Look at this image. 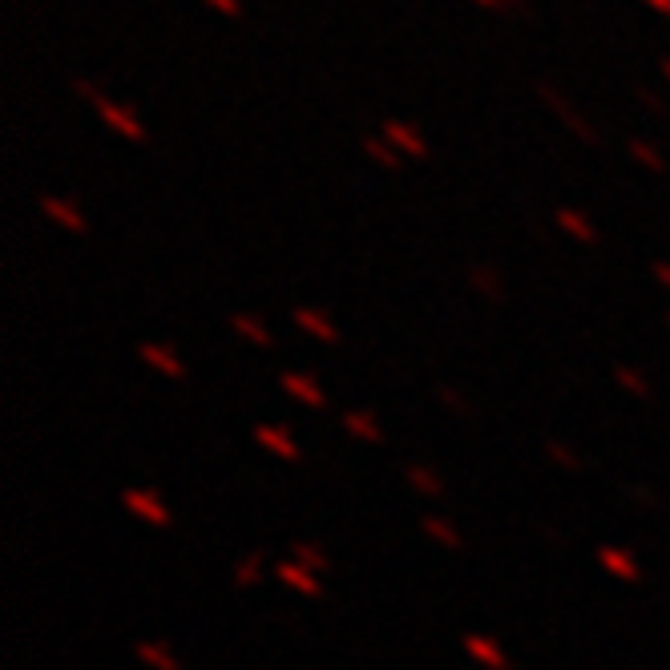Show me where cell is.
I'll return each mask as SVG.
<instances>
[{"label": "cell", "instance_id": "obj_1", "mask_svg": "<svg viewBox=\"0 0 670 670\" xmlns=\"http://www.w3.org/2000/svg\"><path fill=\"white\" fill-rule=\"evenodd\" d=\"M74 93L81 101H89V110L98 113V122L110 130V134H118L122 142H134V146H142L146 142V122L137 118L134 105H122V101H113L105 89L98 86V81H89V77H77L74 81Z\"/></svg>", "mask_w": 670, "mask_h": 670}, {"label": "cell", "instance_id": "obj_2", "mask_svg": "<svg viewBox=\"0 0 670 670\" xmlns=\"http://www.w3.org/2000/svg\"><path fill=\"white\" fill-rule=\"evenodd\" d=\"M537 101H541V105H546V110L554 113V118H558V122L566 125L573 137H582L585 146H598V142H602V137H598V130L590 125V118H585V113H578V105H573V101L566 98L558 86L537 81Z\"/></svg>", "mask_w": 670, "mask_h": 670}, {"label": "cell", "instance_id": "obj_3", "mask_svg": "<svg viewBox=\"0 0 670 670\" xmlns=\"http://www.w3.org/2000/svg\"><path fill=\"white\" fill-rule=\"evenodd\" d=\"M37 206L49 223H57L62 231H69V235H86L89 231V219L81 214V206H77L74 199H65V194H41Z\"/></svg>", "mask_w": 670, "mask_h": 670}, {"label": "cell", "instance_id": "obj_4", "mask_svg": "<svg viewBox=\"0 0 670 670\" xmlns=\"http://www.w3.org/2000/svg\"><path fill=\"white\" fill-rule=\"evenodd\" d=\"M380 134L397 146L400 158H428V142H424L421 125L404 122V118H384V125H380Z\"/></svg>", "mask_w": 670, "mask_h": 670}, {"label": "cell", "instance_id": "obj_5", "mask_svg": "<svg viewBox=\"0 0 670 670\" xmlns=\"http://www.w3.org/2000/svg\"><path fill=\"white\" fill-rule=\"evenodd\" d=\"M122 505L134 513V517H142L146 525H154V529H166V525H170V510L161 505V496L154 493V489H125Z\"/></svg>", "mask_w": 670, "mask_h": 670}, {"label": "cell", "instance_id": "obj_6", "mask_svg": "<svg viewBox=\"0 0 670 670\" xmlns=\"http://www.w3.org/2000/svg\"><path fill=\"white\" fill-rule=\"evenodd\" d=\"M137 360L146 364V368H154V372L170 376V380H182V376H187V364H182V356H178L170 344H161V339H146V344H137Z\"/></svg>", "mask_w": 670, "mask_h": 670}, {"label": "cell", "instance_id": "obj_7", "mask_svg": "<svg viewBox=\"0 0 670 670\" xmlns=\"http://www.w3.org/2000/svg\"><path fill=\"white\" fill-rule=\"evenodd\" d=\"M554 226H558L561 235H570L573 243H582V247H594L598 243L594 219L585 211H578V206H558V211H554Z\"/></svg>", "mask_w": 670, "mask_h": 670}, {"label": "cell", "instance_id": "obj_8", "mask_svg": "<svg viewBox=\"0 0 670 670\" xmlns=\"http://www.w3.org/2000/svg\"><path fill=\"white\" fill-rule=\"evenodd\" d=\"M250 436H255V440H259V448H267L271 457L291 460V465L299 460L295 436H291V428H283V424H259V428H255Z\"/></svg>", "mask_w": 670, "mask_h": 670}, {"label": "cell", "instance_id": "obj_9", "mask_svg": "<svg viewBox=\"0 0 670 670\" xmlns=\"http://www.w3.org/2000/svg\"><path fill=\"white\" fill-rule=\"evenodd\" d=\"M598 566H602L606 573H614V578H622V582H643V566H638V558L622 546L598 549Z\"/></svg>", "mask_w": 670, "mask_h": 670}, {"label": "cell", "instance_id": "obj_10", "mask_svg": "<svg viewBox=\"0 0 670 670\" xmlns=\"http://www.w3.org/2000/svg\"><path fill=\"white\" fill-rule=\"evenodd\" d=\"M295 327L308 332L311 339H320V344H339V327L323 308H295Z\"/></svg>", "mask_w": 670, "mask_h": 670}, {"label": "cell", "instance_id": "obj_11", "mask_svg": "<svg viewBox=\"0 0 670 670\" xmlns=\"http://www.w3.org/2000/svg\"><path fill=\"white\" fill-rule=\"evenodd\" d=\"M465 650H469L472 662H481L484 670H510L505 650H501L489 634H465Z\"/></svg>", "mask_w": 670, "mask_h": 670}, {"label": "cell", "instance_id": "obj_12", "mask_svg": "<svg viewBox=\"0 0 670 670\" xmlns=\"http://www.w3.org/2000/svg\"><path fill=\"white\" fill-rule=\"evenodd\" d=\"M279 384L299 400V404H308V409H327V397H323V388L315 384V376L308 372H283L279 376Z\"/></svg>", "mask_w": 670, "mask_h": 670}, {"label": "cell", "instance_id": "obj_13", "mask_svg": "<svg viewBox=\"0 0 670 670\" xmlns=\"http://www.w3.org/2000/svg\"><path fill=\"white\" fill-rule=\"evenodd\" d=\"M469 287L477 295H484L489 303H505V283H501V271L489 267V263H472L469 267Z\"/></svg>", "mask_w": 670, "mask_h": 670}, {"label": "cell", "instance_id": "obj_14", "mask_svg": "<svg viewBox=\"0 0 670 670\" xmlns=\"http://www.w3.org/2000/svg\"><path fill=\"white\" fill-rule=\"evenodd\" d=\"M275 573H279V582L291 585V590H299L303 598H320L323 594L320 578H315L311 570H303L299 561H283V566H275Z\"/></svg>", "mask_w": 670, "mask_h": 670}, {"label": "cell", "instance_id": "obj_15", "mask_svg": "<svg viewBox=\"0 0 670 670\" xmlns=\"http://www.w3.org/2000/svg\"><path fill=\"white\" fill-rule=\"evenodd\" d=\"M404 481H409L412 489L424 496V501H440V496H445V481H440L428 465H416V460H412V465H404Z\"/></svg>", "mask_w": 670, "mask_h": 670}, {"label": "cell", "instance_id": "obj_16", "mask_svg": "<svg viewBox=\"0 0 670 670\" xmlns=\"http://www.w3.org/2000/svg\"><path fill=\"white\" fill-rule=\"evenodd\" d=\"M630 158L643 166L646 175H655V178H662L670 170V161H667V154L655 146V142H646V137H630Z\"/></svg>", "mask_w": 670, "mask_h": 670}, {"label": "cell", "instance_id": "obj_17", "mask_svg": "<svg viewBox=\"0 0 670 670\" xmlns=\"http://www.w3.org/2000/svg\"><path fill=\"white\" fill-rule=\"evenodd\" d=\"M231 332H235L238 339L255 344V348H271L275 344L271 332H267V323L255 320V315H247V311H235V315H231Z\"/></svg>", "mask_w": 670, "mask_h": 670}, {"label": "cell", "instance_id": "obj_18", "mask_svg": "<svg viewBox=\"0 0 670 670\" xmlns=\"http://www.w3.org/2000/svg\"><path fill=\"white\" fill-rule=\"evenodd\" d=\"M344 428H348L351 436H360V440H368V445H380L384 440V433H380V421H376L368 409H351L344 412Z\"/></svg>", "mask_w": 670, "mask_h": 670}, {"label": "cell", "instance_id": "obj_19", "mask_svg": "<svg viewBox=\"0 0 670 670\" xmlns=\"http://www.w3.org/2000/svg\"><path fill=\"white\" fill-rule=\"evenodd\" d=\"M360 146H364V154H368L376 166H384V170H400V166H404V158H400L397 146H392L384 134H368Z\"/></svg>", "mask_w": 670, "mask_h": 670}, {"label": "cell", "instance_id": "obj_20", "mask_svg": "<svg viewBox=\"0 0 670 670\" xmlns=\"http://www.w3.org/2000/svg\"><path fill=\"white\" fill-rule=\"evenodd\" d=\"M134 655L154 670H182V667H178V658L170 655V646H161V643H137Z\"/></svg>", "mask_w": 670, "mask_h": 670}, {"label": "cell", "instance_id": "obj_21", "mask_svg": "<svg viewBox=\"0 0 670 670\" xmlns=\"http://www.w3.org/2000/svg\"><path fill=\"white\" fill-rule=\"evenodd\" d=\"M421 529L428 537H433L436 546H445V549H460V534L457 529H453V525L445 522V517H433V513H428V517H421Z\"/></svg>", "mask_w": 670, "mask_h": 670}, {"label": "cell", "instance_id": "obj_22", "mask_svg": "<svg viewBox=\"0 0 670 670\" xmlns=\"http://www.w3.org/2000/svg\"><path fill=\"white\" fill-rule=\"evenodd\" d=\"M291 558H295L299 566H303V570H311V573H323L327 566H332V561H327V554H323L320 546H311V541H295V546H291Z\"/></svg>", "mask_w": 670, "mask_h": 670}, {"label": "cell", "instance_id": "obj_23", "mask_svg": "<svg viewBox=\"0 0 670 670\" xmlns=\"http://www.w3.org/2000/svg\"><path fill=\"white\" fill-rule=\"evenodd\" d=\"M614 380H618V384L626 388L634 400H650V380H646L638 368H626V364H618V368H614Z\"/></svg>", "mask_w": 670, "mask_h": 670}, {"label": "cell", "instance_id": "obj_24", "mask_svg": "<svg viewBox=\"0 0 670 670\" xmlns=\"http://www.w3.org/2000/svg\"><path fill=\"white\" fill-rule=\"evenodd\" d=\"M259 573H263V554H247V558L235 566V585L238 590H250V585L259 582Z\"/></svg>", "mask_w": 670, "mask_h": 670}, {"label": "cell", "instance_id": "obj_25", "mask_svg": "<svg viewBox=\"0 0 670 670\" xmlns=\"http://www.w3.org/2000/svg\"><path fill=\"white\" fill-rule=\"evenodd\" d=\"M436 400H440V404H445L448 412H457V416H472L469 397H465V392H457V388L440 384V388H436Z\"/></svg>", "mask_w": 670, "mask_h": 670}, {"label": "cell", "instance_id": "obj_26", "mask_svg": "<svg viewBox=\"0 0 670 670\" xmlns=\"http://www.w3.org/2000/svg\"><path fill=\"white\" fill-rule=\"evenodd\" d=\"M546 453H549L554 460H558V465H561L566 472H582V457H573V453H570L566 445H561V440H546Z\"/></svg>", "mask_w": 670, "mask_h": 670}, {"label": "cell", "instance_id": "obj_27", "mask_svg": "<svg viewBox=\"0 0 670 670\" xmlns=\"http://www.w3.org/2000/svg\"><path fill=\"white\" fill-rule=\"evenodd\" d=\"M211 13H219V16H226V21H238L243 16V0H202Z\"/></svg>", "mask_w": 670, "mask_h": 670}, {"label": "cell", "instance_id": "obj_28", "mask_svg": "<svg viewBox=\"0 0 670 670\" xmlns=\"http://www.w3.org/2000/svg\"><path fill=\"white\" fill-rule=\"evenodd\" d=\"M477 9H484V13H522L525 0H472Z\"/></svg>", "mask_w": 670, "mask_h": 670}, {"label": "cell", "instance_id": "obj_29", "mask_svg": "<svg viewBox=\"0 0 670 670\" xmlns=\"http://www.w3.org/2000/svg\"><path fill=\"white\" fill-rule=\"evenodd\" d=\"M634 98H638V101H643V105H646V110H655V113H658V118H662V113H667V101H662V98H658V93H655V89H646V86H638V89H634Z\"/></svg>", "mask_w": 670, "mask_h": 670}, {"label": "cell", "instance_id": "obj_30", "mask_svg": "<svg viewBox=\"0 0 670 670\" xmlns=\"http://www.w3.org/2000/svg\"><path fill=\"white\" fill-rule=\"evenodd\" d=\"M626 493L634 496V505H643V510H658V493H650V489H626Z\"/></svg>", "mask_w": 670, "mask_h": 670}, {"label": "cell", "instance_id": "obj_31", "mask_svg": "<svg viewBox=\"0 0 670 670\" xmlns=\"http://www.w3.org/2000/svg\"><path fill=\"white\" fill-rule=\"evenodd\" d=\"M650 275H655L662 287H670V259H655V263H650Z\"/></svg>", "mask_w": 670, "mask_h": 670}, {"label": "cell", "instance_id": "obj_32", "mask_svg": "<svg viewBox=\"0 0 670 670\" xmlns=\"http://www.w3.org/2000/svg\"><path fill=\"white\" fill-rule=\"evenodd\" d=\"M643 4H646V9H655L658 16H667V21H670V0H643Z\"/></svg>", "mask_w": 670, "mask_h": 670}, {"label": "cell", "instance_id": "obj_33", "mask_svg": "<svg viewBox=\"0 0 670 670\" xmlns=\"http://www.w3.org/2000/svg\"><path fill=\"white\" fill-rule=\"evenodd\" d=\"M537 529H541V534H546L549 541H558V546H561V541H566V537H561L558 529H554V525H537Z\"/></svg>", "mask_w": 670, "mask_h": 670}, {"label": "cell", "instance_id": "obj_34", "mask_svg": "<svg viewBox=\"0 0 670 670\" xmlns=\"http://www.w3.org/2000/svg\"><path fill=\"white\" fill-rule=\"evenodd\" d=\"M658 74H662V81H670V57H662V62H658Z\"/></svg>", "mask_w": 670, "mask_h": 670}, {"label": "cell", "instance_id": "obj_35", "mask_svg": "<svg viewBox=\"0 0 670 670\" xmlns=\"http://www.w3.org/2000/svg\"><path fill=\"white\" fill-rule=\"evenodd\" d=\"M634 670H646V667H634Z\"/></svg>", "mask_w": 670, "mask_h": 670}, {"label": "cell", "instance_id": "obj_36", "mask_svg": "<svg viewBox=\"0 0 670 670\" xmlns=\"http://www.w3.org/2000/svg\"><path fill=\"white\" fill-rule=\"evenodd\" d=\"M667 323H670V315H667Z\"/></svg>", "mask_w": 670, "mask_h": 670}]
</instances>
